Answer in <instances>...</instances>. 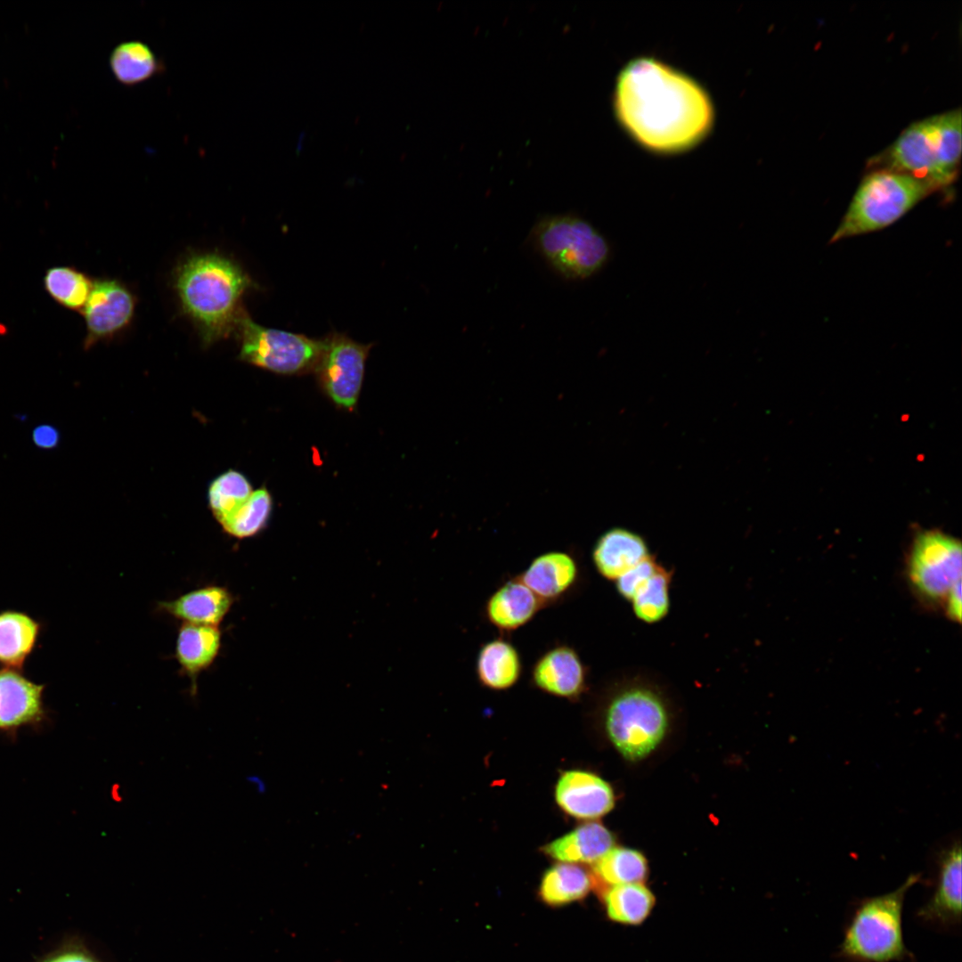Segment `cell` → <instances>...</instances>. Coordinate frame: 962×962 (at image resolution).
<instances>
[{"instance_id": "6da1fadb", "label": "cell", "mask_w": 962, "mask_h": 962, "mask_svg": "<svg viewBox=\"0 0 962 962\" xmlns=\"http://www.w3.org/2000/svg\"><path fill=\"white\" fill-rule=\"evenodd\" d=\"M614 110L634 142L661 154L696 146L709 134L714 116L709 95L696 80L650 57L636 58L621 70Z\"/></svg>"}, {"instance_id": "7a4b0ae2", "label": "cell", "mask_w": 962, "mask_h": 962, "mask_svg": "<svg viewBox=\"0 0 962 962\" xmlns=\"http://www.w3.org/2000/svg\"><path fill=\"white\" fill-rule=\"evenodd\" d=\"M255 286L239 263L219 252L192 253L173 273L180 309L206 346L235 334L246 312L243 297Z\"/></svg>"}, {"instance_id": "3957f363", "label": "cell", "mask_w": 962, "mask_h": 962, "mask_svg": "<svg viewBox=\"0 0 962 962\" xmlns=\"http://www.w3.org/2000/svg\"><path fill=\"white\" fill-rule=\"evenodd\" d=\"M617 677L604 710L606 731L625 758L640 760L649 754L666 733L668 705L655 674L635 670Z\"/></svg>"}, {"instance_id": "277c9868", "label": "cell", "mask_w": 962, "mask_h": 962, "mask_svg": "<svg viewBox=\"0 0 962 962\" xmlns=\"http://www.w3.org/2000/svg\"><path fill=\"white\" fill-rule=\"evenodd\" d=\"M920 880L911 875L895 890L857 900L844 925L836 953L841 962H893L912 959L902 930L908 890Z\"/></svg>"}, {"instance_id": "5b68a950", "label": "cell", "mask_w": 962, "mask_h": 962, "mask_svg": "<svg viewBox=\"0 0 962 962\" xmlns=\"http://www.w3.org/2000/svg\"><path fill=\"white\" fill-rule=\"evenodd\" d=\"M961 122L958 109L912 124L888 151L889 170L925 179L936 189L949 185L960 162Z\"/></svg>"}, {"instance_id": "8992f818", "label": "cell", "mask_w": 962, "mask_h": 962, "mask_svg": "<svg viewBox=\"0 0 962 962\" xmlns=\"http://www.w3.org/2000/svg\"><path fill=\"white\" fill-rule=\"evenodd\" d=\"M936 188L927 180L890 170L868 175L858 188L831 242L885 228Z\"/></svg>"}, {"instance_id": "52a82bcc", "label": "cell", "mask_w": 962, "mask_h": 962, "mask_svg": "<svg viewBox=\"0 0 962 962\" xmlns=\"http://www.w3.org/2000/svg\"><path fill=\"white\" fill-rule=\"evenodd\" d=\"M536 249L561 276L585 279L606 263L609 247L589 222L572 215L546 216L533 229Z\"/></svg>"}, {"instance_id": "ba28073f", "label": "cell", "mask_w": 962, "mask_h": 962, "mask_svg": "<svg viewBox=\"0 0 962 962\" xmlns=\"http://www.w3.org/2000/svg\"><path fill=\"white\" fill-rule=\"evenodd\" d=\"M235 333L240 342L241 361L279 374H300L314 370L324 346L323 339L262 326L247 312Z\"/></svg>"}, {"instance_id": "9c48e42d", "label": "cell", "mask_w": 962, "mask_h": 962, "mask_svg": "<svg viewBox=\"0 0 962 962\" xmlns=\"http://www.w3.org/2000/svg\"><path fill=\"white\" fill-rule=\"evenodd\" d=\"M909 576L917 591L930 600L946 599L961 583V544L941 531L919 533L914 539Z\"/></svg>"}, {"instance_id": "30bf717a", "label": "cell", "mask_w": 962, "mask_h": 962, "mask_svg": "<svg viewBox=\"0 0 962 962\" xmlns=\"http://www.w3.org/2000/svg\"><path fill=\"white\" fill-rule=\"evenodd\" d=\"M323 342L314 369L320 384L335 404L352 410L359 398L365 363L372 345L361 344L338 332L330 334Z\"/></svg>"}, {"instance_id": "8fae6325", "label": "cell", "mask_w": 962, "mask_h": 962, "mask_svg": "<svg viewBox=\"0 0 962 962\" xmlns=\"http://www.w3.org/2000/svg\"><path fill=\"white\" fill-rule=\"evenodd\" d=\"M46 687L23 671L0 667V733L15 742L22 728L40 732L48 726L52 718L44 699Z\"/></svg>"}, {"instance_id": "7c38bea8", "label": "cell", "mask_w": 962, "mask_h": 962, "mask_svg": "<svg viewBox=\"0 0 962 962\" xmlns=\"http://www.w3.org/2000/svg\"><path fill=\"white\" fill-rule=\"evenodd\" d=\"M135 308L136 297L122 281L113 278L94 280L81 312L86 328L85 349L124 331L131 324Z\"/></svg>"}, {"instance_id": "4fadbf2b", "label": "cell", "mask_w": 962, "mask_h": 962, "mask_svg": "<svg viewBox=\"0 0 962 962\" xmlns=\"http://www.w3.org/2000/svg\"><path fill=\"white\" fill-rule=\"evenodd\" d=\"M961 856L959 841L942 851L933 893L916 913L921 923L941 932L954 933L961 925Z\"/></svg>"}, {"instance_id": "5bb4252c", "label": "cell", "mask_w": 962, "mask_h": 962, "mask_svg": "<svg viewBox=\"0 0 962 962\" xmlns=\"http://www.w3.org/2000/svg\"><path fill=\"white\" fill-rule=\"evenodd\" d=\"M589 670L579 653L567 644H558L536 658L530 671L532 684L549 695L578 698L587 689Z\"/></svg>"}, {"instance_id": "9a60e30c", "label": "cell", "mask_w": 962, "mask_h": 962, "mask_svg": "<svg viewBox=\"0 0 962 962\" xmlns=\"http://www.w3.org/2000/svg\"><path fill=\"white\" fill-rule=\"evenodd\" d=\"M555 799L560 809L576 819L599 818L612 810L615 803L610 785L594 773L570 770L558 779Z\"/></svg>"}, {"instance_id": "2e32d148", "label": "cell", "mask_w": 962, "mask_h": 962, "mask_svg": "<svg viewBox=\"0 0 962 962\" xmlns=\"http://www.w3.org/2000/svg\"><path fill=\"white\" fill-rule=\"evenodd\" d=\"M518 576L547 607L556 604L576 587L581 569L574 556L555 550L534 558Z\"/></svg>"}, {"instance_id": "e0dca14e", "label": "cell", "mask_w": 962, "mask_h": 962, "mask_svg": "<svg viewBox=\"0 0 962 962\" xmlns=\"http://www.w3.org/2000/svg\"><path fill=\"white\" fill-rule=\"evenodd\" d=\"M544 607L535 594L518 578L501 583L486 599L485 616L501 632H512L526 625Z\"/></svg>"}, {"instance_id": "ac0fdd59", "label": "cell", "mask_w": 962, "mask_h": 962, "mask_svg": "<svg viewBox=\"0 0 962 962\" xmlns=\"http://www.w3.org/2000/svg\"><path fill=\"white\" fill-rule=\"evenodd\" d=\"M651 556L640 534L620 527L611 528L599 536L591 552L596 571L614 583Z\"/></svg>"}, {"instance_id": "d6986e66", "label": "cell", "mask_w": 962, "mask_h": 962, "mask_svg": "<svg viewBox=\"0 0 962 962\" xmlns=\"http://www.w3.org/2000/svg\"><path fill=\"white\" fill-rule=\"evenodd\" d=\"M233 603L232 593L223 586L201 587L159 604L161 611L187 624L218 626Z\"/></svg>"}, {"instance_id": "ffe728a7", "label": "cell", "mask_w": 962, "mask_h": 962, "mask_svg": "<svg viewBox=\"0 0 962 962\" xmlns=\"http://www.w3.org/2000/svg\"><path fill=\"white\" fill-rule=\"evenodd\" d=\"M475 672L477 681L484 688L493 691L507 690L522 676V657L512 642L498 637L480 647Z\"/></svg>"}, {"instance_id": "44dd1931", "label": "cell", "mask_w": 962, "mask_h": 962, "mask_svg": "<svg viewBox=\"0 0 962 962\" xmlns=\"http://www.w3.org/2000/svg\"><path fill=\"white\" fill-rule=\"evenodd\" d=\"M43 623L27 612L0 611V664L23 671L34 653L43 631Z\"/></svg>"}, {"instance_id": "7402d4cb", "label": "cell", "mask_w": 962, "mask_h": 962, "mask_svg": "<svg viewBox=\"0 0 962 962\" xmlns=\"http://www.w3.org/2000/svg\"><path fill=\"white\" fill-rule=\"evenodd\" d=\"M222 633L218 626L183 623L177 633L175 656L181 670L191 679L196 692V679L208 669L221 648Z\"/></svg>"}, {"instance_id": "603a6c76", "label": "cell", "mask_w": 962, "mask_h": 962, "mask_svg": "<svg viewBox=\"0 0 962 962\" xmlns=\"http://www.w3.org/2000/svg\"><path fill=\"white\" fill-rule=\"evenodd\" d=\"M613 845L614 837L607 827L599 822H588L547 844L542 851L561 862L595 863Z\"/></svg>"}, {"instance_id": "cb8c5ba5", "label": "cell", "mask_w": 962, "mask_h": 962, "mask_svg": "<svg viewBox=\"0 0 962 962\" xmlns=\"http://www.w3.org/2000/svg\"><path fill=\"white\" fill-rule=\"evenodd\" d=\"M594 884V877L583 867L562 862L545 871L539 894L546 904L561 906L584 898Z\"/></svg>"}, {"instance_id": "d4e9b609", "label": "cell", "mask_w": 962, "mask_h": 962, "mask_svg": "<svg viewBox=\"0 0 962 962\" xmlns=\"http://www.w3.org/2000/svg\"><path fill=\"white\" fill-rule=\"evenodd\" d=\"M109 62L114 77L124 86L144 82L161 69V63L152 50L135 40L118 45L112 50Z\"/></svg>"}, {"instance_id": "484cf974", "label": "cell", "mask_w": 962, "mask_h": 962, "mask_svg": "<svg viewBox=\"0 0 962 962\" xmlns=\"http://www.w3.org/2000/svg\"><path fill=\"white\" fill-rule=\"evenodd\" d=\"M604 901L608 917L624 925H640L655 905V896L641 883L612 885Z\"/></svg>"}, {"instance_id": "4316f807", "label": "cell", "mask_w": 962, "mask_h": 962, "mask_svg": "<svg viewBox=\"0 0 962 962\" xmlns=\"http://www.w3.org/2000/svg\"><path fill=\"white\" fill-rule=\"evenodd\" d=\"M672 572L663 565L642 583L630 600L637 619L648 624H656L670 611V586Z\"/></svg>"}, {"instance_id": "83f0119b", "label": "cell", "mask_w": 962, "mask_h": 962, "mask_svg": "<svg viewBox=\"0 0 962 962\" xmlns=\"http://www.w3.org/2000/svg\"><path fill=\"white\" fill-rule=\"evenodd\" d=\"M595 881L612 885L642 883L648 876L646 858L640 852L624 847L611 848L593 867Z\"/></svg>"}, {"instance_id": "f1b7e54d", "label": "cell", "mask_w": 962, "mask_h": 962, "mask_svg": "<svg viewBox=\"0 0 962 962\" xmlns=\"http://www.w3.org/2000/svg\"><path fill=\"white\" fill-rule=\"evenodd\" d=\"M94 281L72 266H54L44 276V287L60 306L82 312L92 290Z\"/></svg>"}, {"instance_id": "f546056e", "label": "cell", "mask_w": 962, "mask_h": 962, "mask_svg": "<svg viewBox=\"0 0 962 962\" xmlns=\"http://www.w3.org/2000/svg\"><path fill=\"white\" fill-rule=\"evenodd\" d=\"M272 510V497L266 488L252 492L249 497L220 523L223 529L236 538L257 534L265 526Z\"/></svg>"}, {"instance_id": "4dcf8cb0", "label": "cell", "mask_w": 962, "mask_h": 962, "mask_svg": "<svg viewBox=\"0 0 962 962\" xmlns=\"http://www.w3.org/2000/svg\"><path fill=\"white\" fill-rule=\"evenodd\" d=\"M248 479L240 472L229 470L216 477L208 490V501L218 522L235 511L252 493Z\"/></svg>"}, {"instance_id": "1f68e13d", "label": "cell", "mask_w": 962, "mask_h": 962, "mask_svg": "<svg viewBox=\"0 0 962 962\" xmlns=\"http://www.w3.org/2000/svg\"><path fill=\"white\" fill-rule=\"evenodd\" d=\"M661 565L653 556L640 563L615 582L617 593L630 602L637 589L652 576Z\"/></svg>"}, {"instance_id": "d6a6232c", "label": "cell", "mask_w": 962, "mask_h": 962, "mask_svg": "<svg viewBox=\"0 0 962 962\" xmlns=\"http://www.w3.org/2000/svg\"><path fill=\"white\" fill-rule=\"evenodd\" d=\"M38 962H100L86 948L75 943L63 945L45 955Z\"/></svg>"}, {"instance_id": "836d02e7", "label": "cell", "mask_w": 962, "mask_h": 962, "mask_svg": "<svg viewBox=\"0 0 962 962\" xmlns=\"http://www.w3.org/2000/svg\"><path fill=\"white\" fill-rule=\"evenodd\" d=\"M34 444L42 449L55 448L59 442L58 430L50 425H41L33 430Z\"/></svg>"}, {"instance_id": "e575fe53", "label": "cell", "mask_w": 962, "mask_h": 962, "mask_svg": "<svg viewBox=\"0 0 962 962\" xmlns=\"http://www.w3.org/2000/svg\"><path fill=\"white\" fill-rule=\"evenodd\" d=\"M949 616L955 620L961 619V583H958L946 598Z\"/></svg>"}, {"instance_id": "d590c367", "label": "cell", "mask_w": 962, "mask_h": 962, "mask_svg": "<svg viewBox=\"0 0 962 962\" xmlns=\"http://www.w3.org/2000/svg\"><path fill=\"white\" fill-rule=\"evenodd\" d=\"M249 781H250L257 792L264 794L266 791V784L260 777L251 776L249 778Z\"/></svg>"}, {"instance_id": "8d00e7d4", "label": "cell", "mask_w": 962, "mask_h": 962, "mask_svg": "<svg viewBox=\"0 0 962 962\" xmlns=\"http://www.w3.org/2000/svg\"><path fill=\"white\" fill-rule=\"evenodd\" d=\"M119 788L120 787H119V786L118 784H114L112 786V787H111V798L114 801H120L121 798H122L121 795H120V793L118 792Z\"/></svg>"}]
</instances>
